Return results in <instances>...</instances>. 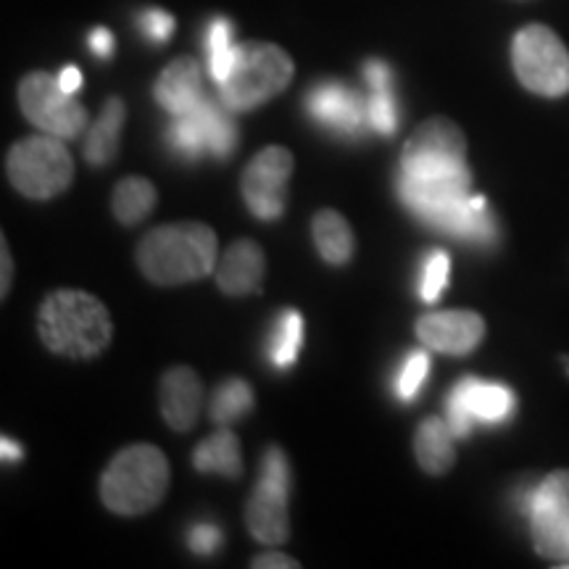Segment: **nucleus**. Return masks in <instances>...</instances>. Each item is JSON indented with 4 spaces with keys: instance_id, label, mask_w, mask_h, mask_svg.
<instances>
[{
    "instance_id": "1",
    "label": "nucleus",
    "mask_w": 569,
    "mask_h": 569,
    "mask_svg": "<svg viewBox=\"0 0 569 569\" xmlns=\"http://www.w3.org/2000/svg\"><path fill=\"white\" fill-rule=\"evenodd\" d=\"M40 340L51 353L92 359L111 343L113 325L106 306L84 290H56L38 315Z\"/></svg>"
},
{
    "instance_id": "2",
    "label": "nucleus",
    "mask_w": 569,
    "mask_h": 569,
    "mask_svg": "<svg viewBox=\"0 0 569 569\" xmlns=\"http://www.w3.org/2000/svg\"><path fill=\"white\" fill-rule=\"evenodd\" d=\"M217 234L201 222L156 227L140 240L138 267L153 284L196 282L217 269Z\"/></svg>"
},
{
    "instance_id": "3",
    "label": "nucleus",
    "mask_w": 569,
    "mask_h": 569,
    "mask_svg": "<svg viewBox=\"0 0 569 569\" xmlns=\"http://www.w3.org/2000/svg\"><path fill=\"white\" fill-rule=\"evenodd\" d=\"M169 461L156 446L138 443L119 451L101 478V501L119 517H140L163 501Z\"/></svg>"
},
{
    "instance_id": "4",
    "label": "nucleus",
    "mask_w": 569,
    "mask_h": 569,
    "mask_svg": "<svg viewBox=\"0 0 569 569\" xmlns=\"http://www.w3.org/2000/svg\"><path fill=\"white\" fill-rule=\"evenodd\" d=\"M293 61L272 42H240L230 77L219 84V98L230 111H253L288 88Z\"/></svg>"
},
{
    "instance_id": "5",
    "label": "nucleus",
    "mask_w": 569,
    "mask_h": 569,
    "mask_svg": "<svg viewBox=\"0 0 569 569\" xmlns=\"http://www.w3.org/2000/svg\"><path fill=\"white\" fill-rule=\"evenodd\" d=\"M6 172L13 188L32 201L63 193L74 180V161L63 142L53 134H34L19 140L6 159Z\"/></svg>"
},
{
    "instance_id": "6",
    "label": "nucleus",
    "mask_w": 569,
    "mask_h": 569,
    "mask_svg": "<svg viewBox=\"0 0 569 569\" xmlns=\"http://www.w3.org/2000/svg\"><path fill=\"white\" fill-rule=\"evenodd\" d=\"M511 63L517 80L536 96L561 98L569 92V51L546 24H528L515 34Z\"/></svg>"
},
{
    "instance_id": "7",
    "label": "nucleus",
    "mask_w": 569,
    "mask_h": 569,
    "mask_svg": "<svg viewBox=\"0 0 569 569\" xmlns=\"http://www.w3.org/2000/svg\"><path fill=\"white\" fill-rule=\"evenodd\" d=\"M522 509L530 517L532 546L540 557L569 567V469L551 472L525 493Z\"/></svg>"
},
{
    "instance_id": "8",
    "label": "nucleus",
    "mask_w": 569,
    "mask_h": 569,
    "mask_svg": "<svg viewBox=\"0 0 569 569\" xmlns=\"http://www.w3.org/2000/svg\"><path fill=\"white\" fill-rule=\"evenodd\" d=\"M288 493H290V469L288 457L272 446L261 459V478L256 482L251 501L246 507L248 530L261 543H282L290 536L288 525Z\"/></svg>"
},
{
    "instance_id": "9",
    "label": "nucleus",
    "mask_w": 569,
    "mask_h": 569,
    "mask_svg": "<svg viewBox=\"0 0 569 569\" xmlns=\"http://www.w3.org/2000/svg\"><path fill=\"white\" fill-rule=\"evenodd\" d=\"M19 106L24 117L53 138H77L88 124V111L61 88L59 77L34 71L19 84Z\"/></svg>"
},
{
    "instance_id": "10",
    "label": "nucleus",
    "mask_w": 569,
    "mask_h": 569,
    "mask_svg": "<svg viewBox=\"0 0 569 569\" xmlns=\"http://www.w3.org/2000/svg\"><path fill=\"white\" fill-rule=\"evenodd\" d=\"M461 167H467V138L461 127L446 117L427 119L403 146V174H438Z\"/></svg>"
},
{
    "instance_id": "11",
    "label": "nucleus",
    "mask_w": 569,
    "mask_h": 569,
    "mask_svg": "<svg viewBox=\"0 0 569 569\" xmlns=\"http://www.w3.org/2000/svg\"><path fill=\"white\" fill-rule=\"evenodd\" d=\"M515 409L517 398L507 386L465 377L448 396V425H451L453 436L467 438L475 422L501 425L515 415Z\"/></svg>"
},
{
    "instance_id": "12",
    "label": "nucleus",
    "mask_w": 569,
    "mask_h": 569,
    "mask_svg": "<svg viewBox=\"0 0 569 569\" xmlns=\"http://www.w3.org/2000/svg\"><path fill=\"white\" fill-rule=\"evenodd\" d=\"M293 174V153L288 148L269 146L246 167L243 198L251 213L264 222H274L284 211V193H288V180Z\"/></svg>"
},
{
    "instance_id": "13",
    "label": "nucleus",
    "mask_w": 569,
    "mask_h": 569,
    "mask_svg": "<svg viewBox=\"0 0 569 569\" xmlns=\"http://www.w3.org/2000/svg\"><path fill=\"white\" fill-rule=\"evenodd\" d=\"M306 111L340 138H356L367 122V103H361V98L343 82H319L311 88L306 96Z\"/></svg>"
},
{
    "instance_id": "14",
    "label": "nucleus",
    "mask_w": 569,
    "mask_h": 569,
    "mask_svg": "<svg viewBox=\"0 0 569 569\" xmlns=\"http://www.w3.org/2000/svg\"><path fill=\"white\" fill-rule=\"evenodd\" d=\"M417 336L432 351L465 356L486 338V322L475 311H432L417 322Z\"/></svg>"
},
{
    "instance_id": "15",
    "label": "nucleus",
    "mask_w": 569,
    "mask_h": 569,
    "mask_svg": "<svg viewBox=\"0 0 569 569\" xmlns=\"http://www.w3.org/2000/svg\"><path fill=\"white\" fill-rule=\"evenodd\" d=\"M264 251L253 240H234L217 261V284L227 296L259 293L264 284Z\"/></svg>"
},
{
    "instance_id": "16",
    "label": "nucleus",
    "mask_w": 569,
    "mask_h": 569,
    "mask_svg": "<svg viewBox=\"0 0 569 569\" xmlns=\"http://www.w3.org/2000/svg\"><path fill=\"white\" fill-rule=\"evenodd\" d=\"M161 415L177 432L193 430L201 411L203 388L190 367H174L161 377Z\"/></svg>"
},
{
    "instance_id": "17",
    "label": "nucleus",
    "mask_w": 569,
    "mask_h": 569,
    "mask_svg": "<svg viewBox=\"0 0 569 569\" xmlns=\"http://www.w3.org/2000/svg\"><path fill=\"white\" fill-rule=\"evenodd\" d=\"M203 98L201 67H198L196 59H188V56L169 63L159 77V82H156V101L172 117L193 111L196 106H201Z\"/></svg>"
},
{
    "instance_id": "18",
    "label": "nucleus",
    "mask_w": 569,
    "mask_h": 569,
    "mask_svg": "<svg viewBox=\"0 0 569 569\" xmlns=\"http://www.w3.org/2000/svg\"><path fill=\"white\" fill-rule=\"evenodd\" d=\"M453 430L451 425L440 417H430L419 425L415 438V453L419 467L427 475H446L448 469L457 465V448H453Z\"/></svg>"
},
{
    "instance_id": "19",
    "label": "nucleus",
    "mask_w": 569,
    "mask_h": 569,
    "mask_svg": "<svg viewBox=\"0 0 569 569\" xmlns=\"http://www.w3.org/2000/svg\"><path fill=\"white\" fill-rule=\"evenodd\" d=\"M311 234H315L317 251L327 264H348V259L353 256V230L338 211H319L311 222Z\"/></svg>"
},
{
    "instance_id": "20",
    "label": "nucleus",
    "mask_w": 569,
    "mask_h": 569,
    "mask_svg": "<svg viewBox=\"0 0 569 569\" xmlns=\"http://www.w3.org/2000/svg\"><path fill=\"white\" fill-rule=\"evenodd\" d=\"M124 124V103L119 98H109L103 106L101 117L92 124L90 138L84 142V159L92 167H106L119 151V134Z\"/></svg>"
},
{
    "instance_id": "21",
    "label": "nucleus",
    "mask_w": 569,
    "mask_h": 569,
    "mask_svg": "<svg viewBox=\"0 0 569 569\" xmlns=\"http://www.w3.org/2000/svg\"><path fill=\"white\" fill-rule=\"evenodd\" d=\"M193 465L198 472L209 475H224V478H238L243 472V459H240V443L234 438V432L222 430L213 432L211 438H206L201 446L196 448Z\"/></svg>"
},
{
    "instance_id": "22",
    "label": "nucleus",
    "mask_w": 569,
    "mask_h": 569,
    "mask_svg": "<svg viewBox=\"0 0 569 569\" xmlns=\"http://www.w3.org/2000/svg\"><path fill=\"white\" fill-rule=\"evenodd\" d=\"M156 201H159V193H156L151 180H146V177H124L113 188L111 211L117 217V222L132 227L153 211Z\"/></svg>"
},
{
    "instance_id": "23",
    "label": "nucleus",
    "mask_w": 569,
    "mask_h": 569,
    "mask_svg": "<svg viewBox=\"0 0 569 569\" xmlns=\"http://www.w3.org/2000/svg\"><path fill=\"white\" fill-rule=\"evenodd\" d=\"M201 117L206 127V146H209V153L213 159L227 161L234 148H238V127H234L230 109L222 103V98H219V101L203 98Z\"/></svg>"
},
{
    "instance_id": "24",
    "label": "nucleus",
    "mask_w": 569,
    "mask_h": 569,
    "mask_svg": "<svg viewBox=\"0 0 569 569\" xmlns=\"http://www.w3.org/2000/svg\"><path fill=\"white\" fill-rule=\"evenodd\" d=\"M167 142L180 159H188V161H196L203 151H209V146H206V127L201 117V106H196L193 111L174 117V122L169 124L167 130Z\"/></svg>"
},
{
    "instance_id": "25",
    "label": "nucleus",
    "mask_w": 569,
    "mask_h": 569,
    "mask_svg": "<svg viewBox=\"0 0 569 569\" xmlns=\"http://www.w3.org/2000/svg\"><path fill=\"white\" fill-rule=\"evenodd\" d=\"M303 340V319L296 309L282 311L280 319H277L272 336H269V361L274 367H290L298 359V351H301Z\"/></svg>"
},
{
    "instance_id": "26",
    "label": "nucleus",
    "mask_w": 569,
    "mask_h": 569,
    "mask_svg": "<svg viewBox=\"0 0 569 569\" xmlns=\"http://www.w3.org/2000/svg\"><path fill=\"white\" fill-rule=\"evenodd\" d=\"M253 409V390L243 380H227L211 401V419L217 425H232Z\"/></svg>"
},
{
    "instance_id": "27",
    "label": "nucleus",
    "mask_w": 569,
    "mask_h": 569,
    "mask_svg": "<svg viewBox=\"0 0 569 569\" xmlns=\"http://www.w3.org/2000/svg\"><path fill=\"white\" fill-rule=\"evenodd\" d=\"M427 372H430V353L427 351L409 353L407 361H403L396 375V386H393L396 396L401 398V401H411V398H417L419 388H422V382L427 380Z\"/></svg>"
},
{
    "instance_id": "28",
    "label": "nucleus",
    "mask_w": 569,
    "mask_h": 569,
    "mask_svg": "<svg viewBox=\"0 0 569 569\" xmlns=\"http://www.w3.org/2000/svg\"><path fill=\"white\" fill-rule=\"evenodd\" d=\"M367 124L377 134H393L398 130V106L393 90H372L367 98Z\"/></svg>"
},
{
    "instance_id": "29",
    "label": "nucleus",
    "mask_w": 569,
    "mask_h": 569,
    "mask_svg": "<svg viewBox=\"0 0 569 569\" xmlns=\"http://www.w3.org/2000/svg\"><path fill=\"white\" fill-rule=\"evenodd\" d=\"M448 269H451V259L446 251H432L425 259L422 277H419V296L427 303H436L440 293H443L448 282Z\"/></svg>"
},
{
    "instance_id": "30",
    "label": "nucleus",
    "mask_w": 569,
    "mask_h": 569,
    "mask_svg": "<svg viewBox=\"0 0 569 569\" xmlns=\"http://www.w3.org/2000/svg\"><path fill=\"white\" fill-rule=\"evenodd\" d=\"M222 530L217 528L213 522H196L193 528L188 530V546L193 549V553L198 557H211L222 549Z\"/></svg>"
},
{
    "instance_id": "31",
    "label": "nucleus",
    "mask_w": 569,
    "mask_h": 569,
    "mask_svg": "<svg viewBox=\"0 0 569 569\" xmlns=\"http://www.w3.org/2000/svg\"><path fill=\"white\" fill-rule=\"evenodd\" d=\"M138 24H140L142 34H146V38L153 40V42H167L169 38H172V32H174V19L169 17L167 11H161V9L142 11L140 19H138Z\"/></svg>"
},
{
    "instance_id": "32",
    "label": "nucleus",
    "mask_w": 569,
    "mask_h": 569,
    "mask_svg": "<svg viewBox=\"0 0 569 569\" xmlns=\"http://www.w3.org/2000/svg\"><path fill=\"white\" fill-rule=\"evenodd\" d=\"M365 77L369 90H393V69L386 61H367L365 63Z\"/></svg>"
},
{
    "instance_id": "33",
    "label": "nucleus",
    "mask_w": 569,
    "mask_h": 569,
    "mask_svg": "<svg viewBox=\"0 0 569 569\" xmlns=\"http://www.w3.org/2000/svg\"><path fill=\"white\" fill-rule=\"evenodd\" d=\"M232 46V27L227 19H213L209 27V34H206V48L211 51H222V48Z\"/></svg>"
},
{
    "instance_id": "34",
    "label": "nucleus",
    "mask_w": 569,
    "mask_h": 569,
    "mask_svg": "<svg viewBox=\"0 0 569 569\" xmlns=\"http://www.w3.org/2000/svg\"><path fill=\"white\" fill-rule=\"evenodd\" d=\"M113 46H117V40H113V34L106 30V27H98V30L90 32L92 53L101 56V59H109V56L113 53Z\"/></svg>"
},
{
    "instance_id": "35",
    "label": "nucleus",
    "mask_w": 569,
    "mask_h": 569,
    "mask_svg": "<svg viewBox=\"0 0 569 569\" xmlns=\"http://www.w3.org/2000/svg\"><path fill=\"white\" fill-rule=\"evenodd\" d=\"M296 559L284 557V553H264V557L253 559V569H298Z\"/></svg>"
},
{
    "instance_id": "36",
    "label": "nucleus",
    "mask_w": 569,
    "mask_h": 569,
    "mask_svg": "<svg viewBox=\"0 0 569 569\" xmlns=\"http://www.w3.org/2000/svg\"><path fill=\"white\" fill-rule=\"evenodd\" d=\"M59 82H61V88L67 90V92H71V96H77V90L82 88V74H80V69L77 67H67L59 74Z\"/></svg>"
},
{
    "instance_id": "37",
    "label": "nucleus",
    "mask_w": 569,
    "mask_h": 569,
    "mask_svg": "<svg viewBox=\"0 0 569 569\" xmlns=\"http://www.w3.org/2000/svg\"><path fill=\"white\" fill-rule=\"evenodd\" d=\"M0 251H3V280H0V293H9L11 288V274H13V267H11V256H9V246H6V238H3V246H0Z\"/></svg>"
},
{
    "instance_id": "38",
    "label": "nucleus",
    "mask_w": 569,
    "mask_h": 569,
    "mask_svg": "<svg viewBox=\"0 0 569 569\" xmlns=\"http://www.w3.org/2000/svg\"><path fill=\"white\" fill-rule=\"evenodd\" d=\"M0 446H3V459H6V461H9V459H13V461L21 459V448H19L17 443H13V440L3 438V440H0Z\"/></svg>"
}]
</instances>
